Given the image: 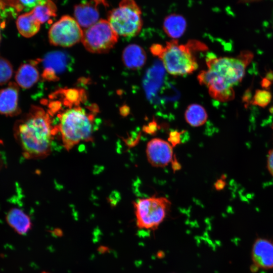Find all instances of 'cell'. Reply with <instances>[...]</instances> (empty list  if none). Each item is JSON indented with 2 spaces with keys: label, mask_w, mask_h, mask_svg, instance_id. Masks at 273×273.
I'll return each instance as SVG.
<instances>
[{
  "label": "cell",
  "mask_w": 273,
  "mask_h": 273,
  "mask_svg": "<svg viewBox=\"0 0 273 273\" xmlns=\"http://www.w3.org/2000/svg\"><path fill=\"white\" fill-rule=\"evenodd\" d=\"M185 118L191 126L199 127L206 122L208 115L203 106L197 104H192L186 109Z\"/></svg>",
  "instance_id": "obj_19"
},
{
  "label": "cell",
  "mask_w": 273,
  "mask_h": 273,
  "mask_svg": "<svg viewBox=\"0 0 273 273\" xmlns=\"http://www.w3.org/2000/svg\"><path fill=\"white\" fill-rule=\"evenodd\" d=\"M142 14L135 0H120L118 7L109 12L107 20L118 35L132 37L142 29Z\"/></svg>",
  "instance_id": "obj_5"
},
{
  "label": "cell",
  "mask_w": 273,
  "mask_h": 273,
  "mask_svg": "<svg viewBox=\"0 0 273 273\" xmlns=\"http://www.w3.org/2000/svg\"><path fill=\"white\" fill-rule=\"evenodd\" d=\"M43 71L41 76L49 81L59 79V76L68 68L69 58L66 54L60 51H54L47 54L41 61Z\"/></svg>",
  "instance_id": "obj_11"
},
{
  "label": "cell",
  "mask_w": 273,
  "mask_h": 273,
  "mask_svg": "<svg viewBox=\"0 0 273 273\" xmlns=\"http://www.w3.org/2000/svg\"><path fill=\"white\" fill-rule=\"evenodd\" d=\"M271 98V94L269 91L258 89L255 92L252 103L261 107H265L270 103Z\"/></svg>",
  "instance_id": "obj_23"
},
{
  "label": "cell",
  "mask_w": 273,
  "mask_h": 273,
  "mask_svg": "<svg viewBox=\"0 0 273 273\" xmlns=\"http://www.w3.org/2000/svg\"><path fill=\"white\" fill-rule=\"evenodd\" d=\"M8 8L15 13L29 12L35 7L42 4L48 0H1Z\"/></svg>",
  "instance_id": "obj_21"
},
{
  "label": "cell",
  "mask_w": 273,
  "mask_h": 273,
  "mask_svg": "<svg viewBox=\"0 0 273 273\" xmlns=\"http://www.w3.org/2000/svg\"><path fill=\"white\" fill-rule=\"evenodd\" d=\"M180 132L177 131L171 132L168 139V142L174 147L180 143Z\"/></svg>",
  "instance_id": "obj_25"
},
{
  "label": "cell",
  "mask_w": 273,
  "mask_h": 273,
  "mask_svg": "<svg viewBox=\"0 0 273 273\" xmlns=\"http://www.w3.org/2000/svg\"><path fill=\"white\" fill-rule=\"evenodd\" d=\"M223 181L222 180H217L215 184V188L217 190L221 189L224 186L223 184H221Z\"/></svg>",
  "instance_id": "obj_27"
},
{
  "label": "cell",
  "mask_w": 273,
  "mask_h": 273,
  "mask_svg": "<svg viewBox=\"0 0 273 273\" xmlns=\"http://www.w3.org/2000/svg\"><path fill=\"white\" fill-rule=\"evenodd\" d=\"M57 10L55 3L52 0H48L31 11L39 22L43 24L52 22L57 15Z\"/></svg>",
  "instance_id": "obj_20"
},
{
  "label": "cell",
  "mask_w": 273,
  "mask_h": 273,
  "mask_svg": "<svg viewBox=\"0 0 273 273\" xmlns=\"http://www.w3.org/2000/svg\"><path fill=\"white\" fill-rule=\"evenodd\" d=\"M266 162L268 170L273 177V149L268 152Z\"/></svg>",
  "instance_id": "obj_26"
},
{
  "label": "cell",
  "mask_w": 273,
  "mask_h": 273,
  "mask_svg": "<svg viewBox=\"0 0 273 273\" xmlns=\"http://www.w3.org/2000/svg\"><path fill=\"white\" fill-rule=\"evenodd\" d=\"M194 40L186 44H179L176 39H172L165 46L153 44L150 47L152 54L158 57L167 72L173 76H183L192 73L198 67L193 54Z\"/></svg>",
  "instance_id": "obj_4"
},
{
  "label": "cell",
  "mask_w": 273,
  "mask_h": 273,
  "mask_svg": "<svg viewBox=\"0 0 273 273\" xmlns=\"http://www.w3.org/2000/svg\"><path fill=\"white\" fill-rule=\"evenodd\" d=\"M57 134L47 111L35 106L17 120L14 127V138L23 156L28 159H42L49 156Z\"/></svg>",
  "instance_id": "obj_3"
},
{
  "label": "cell",
  "mask_w": 273,
  "mask_h": 273,
  "mask_svg": "<svg viewBox=\"0 0 273 273\" xmlns=\"http://www.w3.org/2000/svg\"><path fill=\"white\" fill-rule=\"evenodd\" d=\"M7 8L4 4L0 0V41L1 39V31L3 28L5 26L6 23V20L7 18Z\"/></svg>",
  "instance_id": "obj_24"
},
{
  "label": "cell",
  "mask_w": 273,
  "mask_h": 273,
  "mask_svg": "<svg viewBox=\"0 0 273 273\" xmlns=\"http://www.w3.org/2000/svg\"><path fill=\"white\" fill-rule=\"evenodd\" d=\"M20 112L18 85L11 82L0 90V114L12 116Z\"/></svg>",
  "instance_id": "obj_13"
},
{
  "label": "cell",
  "mask_w": 273,
  "mask_h": 273,
  "mask_svg": "<svg viewBox=\"0 0 273 273\" xmlns=\"http://www.w3.org/2000/svg\"><path fill=\"white\" fill-rule=\"evenodd\" d=\"M253 57L249 51H242L236 57L217 58L209 55L206 60L207 69L200 72L198 80L207 87L214 99L231 101L235 97L234 86L242 81Z\"/></svg>",
  "instance_id": "obj_2"
},
{
  "label": "cell",
  "mask_w": 273,
  "mask_h": 273,
  "mask_svg": "<svg viewBox=\"0 0 273 273\" xmlns=\"http://www.w3.org/2000/svg\"><path fill=\"white\" fill-rule=\"evenodd\" d=\"M83 32L82 27L74 17L64 15L51 26L49 40L52 45L70 47L81 41Z\"/></svg>",
  "instance_id": "obj_8"
},
{
  "label": "cell",
  "mask_w": 273,
  "mask_h": 273,
  "mask_svg": "<svg viewBox=\"0 0 273 273\" xmlns=\"http://www.w3.org/2000/svg\"><path fill=\"white\" fill-rule=\"evenodd\" d=\"M47 112L67 151L81 142L93 140L95 120L99 112L80 88H60L47 101Z\"/></svg>",
  "instance_id": "obj_1"
},
{
  "label": "cell",
  "mask_w": 273,
  "mask_h": 273,
  "mask_svg": "<svg viewBox=\"0 0 273 273\" xmlns=\"http://www.w3.org/2000/svg\"><path fill=\"white\" fill-rule=\"evenodd\" d=\"M42 273H49V272H42Z\"/></svg>",
  "instance_id": "obj_29"
},
{
  "label": "cell",
  "mask_w": 273,
  "mask_h": 273,
  "mask_svg": "<svg viewBox=\"0 0 273 273\" xmlns=\"http://www.w3.org/2000/svg\"><path fill=\"white\" fill-rule=\"evenodd\" d=\"M6 220L16 233L21 235L26 234L31 228L30 217L19 208L10 209L7 214Z\"/></svg>",
  "instance_id": "obj_16"
},
{
  "label": "cell",
  "mask_w": 273,
  "mask_h": 273,
  "mask_svg": "<svg viewBox=\"0 0 273 273\" xmlns=\"http://www.w3.org/2000/svg\"><path fill=\"white\" fill-rule=\"evenodd\" d=\"M173 148L168 142L163 139H151L146 149L148 161L155 167H165L173 160Z\"/></svg>",
  "instance_id": "obj_9"
},
{
  "label": "cell",
  "mask_w": 273,
  "mask_h": 273,
  "mask_svg": "<svg viewBox=\"0 0 273 273\" xmlns=\"http://www.w3.org/2000/svg\"><path fill=\"white\" fill-rule=\"evenodd\" d=\"M41 23L35 18L31 11L20 15L16 20V26L19 33L29 38L34 36L39 30Z\"/></svg>",
  "instance_id": "obj_17"
},
{
  "label": "cell",
  "mask_w": 273,
  "mask_h": 273,
  "mask_svg": "<svg viewBox=\"0 0 273 273\" xmlns=\"http://www.w3.org/2000/svg\"><path fill=\"white\" fill-rule=\"evenodd\" d=\"M136 226L139 229L155 230L162 223L171 203L164 197L141 198L133 203Z\"/></svg>",
  "instance_id": "obj_6"
},
{
  "label": "cell",
  "mask_w": 273,
  "mask_h": 273,
  "mask_svg": "<svg viewBox=\"0 0 273 273\" xmlns=\"http://www.w3.org/2000/svg\"><path fill=\"white\" fill-rule=\"evenodd\" d=\"M106 2V0H89L76 5L74 18L81 27H89L100 20V10L107 6Z\"/></svg>",
  "instance_id": "obj_12"
},
{
  "label": "cell",
  "mask_w": 273,
  "mask_h": 273,
  "mask_svg": "<svg viewBox=\"0 0 273 273\" xmlns=\"http://www.w3.org/2000/svg\"><path fill=\"white\" fill-rule=\"evenodd\" d=\"M13 72L11 63L0 56V85L6 83L12 77Z\"/></svg>",
  "instance_id": "obj_22"
},
{
  "label": "cell",
  "mask_w": 273,
  "mask_h": 273,
  "mask_svg": "<svg viewBox=\"0 0 273 273\" xmlns=\"http://www.w3.org/2000/svg\"><path fill=\"white\" fill-rule=\"evenodd\" d=\"M38 62L30 61L21 64L15 74L17 85L24 88H28L34 85L39 78L37 67Z\"/></svg>",
  "instance_id": "obj_14"
},
{
  "label": "cell",
  "mask_w": 273,
  "mask_h": 273,
  "mask_svg": "<svg viewBox=\"0 0 273 273\" xmlns=\"http://www.w3.org/2000/svg\"><path fill=\"white\" fill-rule=\"evenodd\" d=\"M240 1L243 2H252L257 1L259 0H240Z\"/></svg>",
  "instance_id": "obj_28"
},
{
  "label": "cell",
  "mask_w": 273,
  "mask_h": 273,
  "mask_svg": "<svg viewBox=\"0 0 273 273\" xmlns=\"http://www.w3.org/2000/svg\"><path fill=\"white\" fill-rule=\"evenodd\" d=\"M122 61L128 68L136 70L142 68L146 63L147 55L145 50L136 44L126 47L122 53Z\"/></svg>",
  "instance_id": "obj_15"
},
{
  "label": "cell",
  "mask_w": 273,
  "mask_h": 273,
  "mask_svg": "<svg viewBox=\"0 0 273 273\" xmlns=\"http://www.w3.org/2000/svg\"><path fill=\"white\" fill-rule=\"evenodd\" d=\"M187 27L185 19L178 14L167 16L163 22V29L166 34L173 39H176L184 33Z\"/></svg>",
  "instance_id": "obj_18"
},
{
  "label": "cell",
  "mask_w": 273,
  "mask_h": 273,
  "mask_svg": "<svg viewBox=\"0 0 273 273\" xmlns=\"http://www.w3.org/2000/svg\"><path fill=\"white\" fill-rule=\"evenodd\" d=\"M251 255L254 268L273 269V240L262 237L257 238L253 242Z\"/></svg>",
  "instance_id": "obj_10"
},
{
  "label": "cell",
  "mask_w": 273,
  "mask_h": 273,
  "mask_svg": "<svg viewBox=\"0 0 273 273\" xmlns=\"http://www.w3.org/2000/svg\"><path fill=\"white\" fill-rule=\"evenodd\" d=\"M118 39L108 20L102 19L83 31L81 42L88 52L104 54L113 48Z\"/></svg>",
  "instance_id": "obj_7"
}]
</instances>
